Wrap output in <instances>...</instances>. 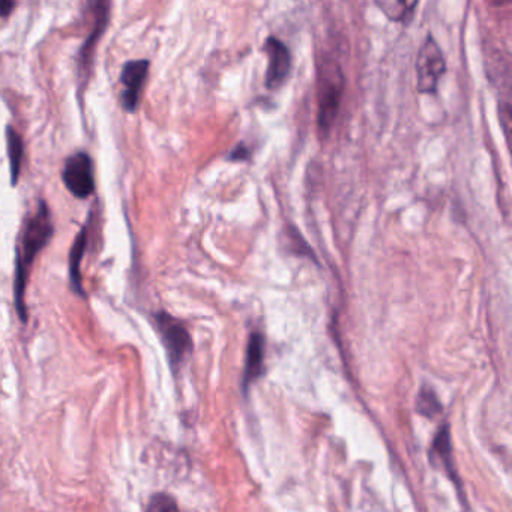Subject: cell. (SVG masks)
Here are the masks:
<instances>
[{"mask_svg": "<svg viewBox=\"0 0 512 512\" xmlns=\"http://www.w3.org/2000/svg\"><path fill=\"white\" fill-rule=\"evenodd\" d=\"M14 10V0H0V17H8Z\"/></svg>", "mask_w": 512, "mask_h": 512, "instance_id": "16", "label": "cell"}, {"mask_svg": "<svg viewBox=\"0 0 512 512\" xmlns=\"http://www.w3.org/2000/svg\"><path fill=\"white\" fill-rule=\"evenodd\" d=\"M62 178H64L65 187L73 196L79 199L91 196L95 190L94 164L91 157L85 152H79L68 158Z\"/></svg>", "mask_w": 512, "mask_h": 512, "instance_id": "4", "label": "cell"}, {"mask_svg": "<svg viewBox=\"0 0 512 512\" xmlns=\"http://www.w3.org/2000/svg\"><path fill=\"white\" fill-rule=\"evenodd\" d=\"M148 509L149 511H175V509H178V505L172 497L166 496V494H157V496L152 497Z\"/></svg>", "mask_w": 512, "mask_h": 512, "instance_id": "14", "label": "cell"}, {"mask_svg": "<svg viewBox=\"0 0 512 512\" xmlns=\"http://www.w3.org/2000/svg\"><path fill=\"white\" fill-rule=\"evenodd\" d=\"M149 62L131 61L125 65L122 70V83H124V92H122V106L127 112H136L139 106L140 95H142L143 85L148 79Z\"/></svg>", "mask_w": 512, "mask_h": 512, "instance_id": "6", "label": "cell"}, {"mask_svg": "<svg viewBox=\"0 0 512 512\" xmlns=\"http://www.w3.org/2000/svg\"><path fill=\"white\" fill-rule=\"evenodd\" d=\"M91 2L92 11L95 16V28L92 37L86 41V46L83 47L82 52V65H88L91 61V55L94 53L95 43H97L100 35L106 29L107 22H109V0H89Z\"/></svg>", "mask_w": 512, "mask_h": 512, "instance_id": "9", "label": "cell"}, {"mask_svg": "<svg viewBox=\"0 0 512 512\" xmlns=\"http://www.w3.org/2000/svg\"><path fill=\"white\" fill-rule=\"evenodd\" d=\"M157 325L163 337L164 346L169 353L170 362L173 367H178L193 349L190 334L185 326L178 320L173 319L167 313H160L157 316Z\"/></svg>", "mask_w": 512, "mask_h": 512, "instance_id": "5", "label": "cell"}, {"mask_svg": "<svg viewBox=\"0 0 512 512\" xmlns=\"http://www.w3.org/2000/svg\"><path fill=\"white\" fill-rule=\"evenodd\" d=\"M431 454L439 457L440 464H443L446 472L451 475V478L455 479L454 464H452L451 436H449L448 425H443L439 433H437V436L434 437ZM455 481H457V479H455Z\"/></svg>", "mask_w": 512, "mask_h": 512, "instance_id": "10", "label": "cell"}, {"mask_svg": "<svg viewBox=\"0 0 512 512\" xmlns=\"http://www.w3.org/2000/svg\"><path fill=\"white\" fill-rule=\"evenodd\" d=\"M268 55V73H266V86L269 89H278L290 74L292 58L287 47L275 37L268 38L265 44Z\"/></svg>", "mask_w": 512, "mask_h": 512, "instance_id": "7", "label": "cell"}, {"mask_svg": "<svg viewBox=\"0 0 512 512\" xmlns=\"http://www.w3.org/2000/svg\"><path fill=\"white\" fill-rule=\"evenodd\" d=\"M53 224L49 209L46 203H41L38 211L32 215L25 227L23 235V244L17 251V274H16V302L17 310L20 316L25 320L28 317L25 308V290L26 280H28V271L31 268L37 254L41 248L52 238Z\"/></svg>", "mask_w": 512, "mask_h": 512, "instance_id": "1", "label": "cell"}, {"mask_svg": "<svg viewBox=\"0 0 512 512\" xmlns=\"http://www.w3.org/2000/svg\"><path fill=\"white\" fill-rule=\"evenodd\" d=\"M398 4L401 7V20L403 23H409L418 7V0H398Z\"/></svg>", "mask_w": 512, "mask_h": 512, "instance_id": "15", "label": "cell"}, {"mask_svg": "<svg viewBox=\"0 0 512 512\" xmlns=\"http://www.w3.org/2000/svg\"><path fill=\"white\" fill-rule=\"evenodd\" d=\"M265 367V337L260 332L251 334L245 361L244 389L247 391L254 380L259 379Z\"/></svg>", "mask_w": 512, "mask_h": 512, "instance_id": "8", "label": "cell"}, {"mask_svg": "<svg viewBox=\"0 0 512 512\" xmlns=\"http://www.w3.org/2000/svg\"><path fill=\"white\" fill-rule=\"evenodd\" d=\"M85 248L86 230H83L79 238H77L76 244H74L73 251H71V280H73V284L79 292H82V290H80V260L83 259Z\"/></svg>", "mask_w": 512, "mask_h": 512, "instance_id": "13", "label": "cell"}, {"mask_svg": "<svg viewBox=\"0 0 512 512\" xmlns=\"http://www.w3.org/2000/svg\"><path fill=\"white\" fill-rule=\"evenodd\" d=\"M23 148L22 137L14 130H8V155H10L11 176H13V184H17L20 175V167H22Z\"/></svg>", "mask_w": 512, "mask_h": 512, "instance_id": "11", "label": "cell"}, {"mask_svg": "<svg viewBox=\"0 0 512 512\" xmlns=\"http://www.w3.org/2000/svg\"><path fill=\"white\" fill-rule=\"evenodd\" d=\"M446 64L442 50L433 37H427L416 59V88L421 94H433L445 73Z\"/></svg>", "mask_w": 512, "mask_h": 512, "instance_id": "3", "label": "cell"}, {"mask_svg": "<svg viewBox=\"0 0 512 512\" xmlns=\"http://www.w3.org/2000/svg\"><path fill=\"white\" fill-rule=\"evenodd\" d=\"M344 91V77L337 64H329L322 70L319 88V116L317 127L319 136L326 137L334 125L340 109Z\"/></svg>", "mask_w": 512, "mask_h": 512, "instance_id": "2", "label": "cell"}, {"mask_svg": "<svg viewBox=\"0 0 512 512\" xmlns=\"http://www.w3.org/2000/svg\"><path fill=\"white\" fill-rule=\"evenodd\" d=\"M416 412H418L419 415L430 419H433L434 416H437L442 412V406H440L439 398L434 394L433 389H421V392L418 394V398H416Z\"/></svg>", "mask_w": 512, "mask_h": 512, "instance_id": "12", "label": "cell"}]
</instances>
